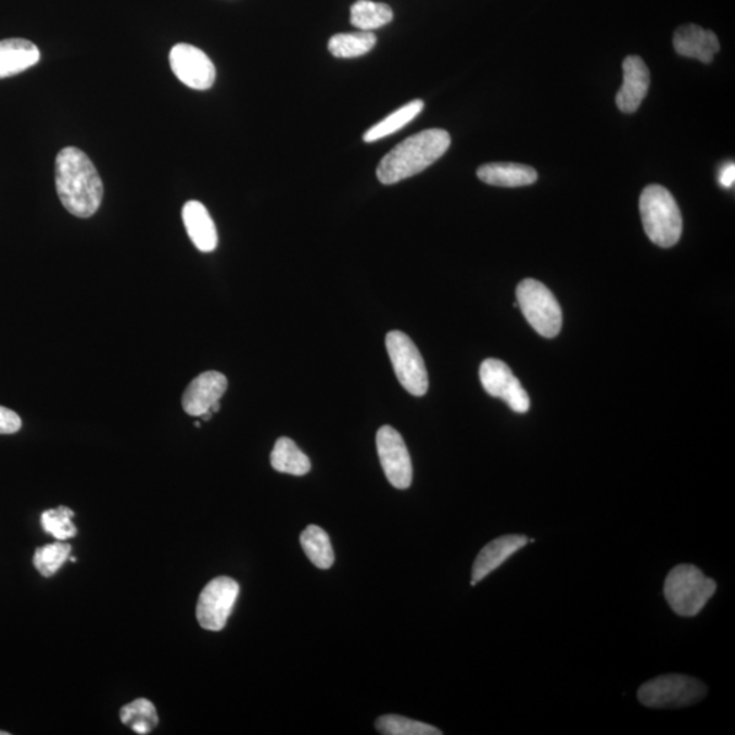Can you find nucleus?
Listing matches in <instances>:
<instances>
[{"label":"nucleus","mask_w":735,"mask_h":735,"mask_svg":"<svg viewBox=\"0 0 735 735\" xmlns=\"http://www.w3.org/2000/svg\"><path fill=\"white\" fill-rule=\"evenodd\" d=\"M55 179L59 200L69 214L89 218L98 213L104 198V185L83 150L68 147L59 152Z\"/></svg>","instance_id":"f257e3e1"},{"label":"nucleus","mask_w":735,"mask_h":735,"mask_svg":"<svg viewBox=\"0 0 735 735\" xmlns=\"http://www.w3.org/2000/svg\"><path fill=\"white\" fill-rule=\"evenodd\" d=\"M449 144V134L442 128H429L405 139L380 161L377 169L379 181L391 186L421 174L443 157Z\"/></svg>","instance_id":"f03ea898"},{"label":"nucleus","mask_w":735,"mask_h":735,"mask_svg":"<svg viewBox=\"0 0 735 735\" xmlns=\"http://www.w3.org/2000/svg\"><path fill=\"white\" fill-rule=\"evenodd\" d=\"M638 207L643 227L654 244L670 249L679 243L683 235V216L669 190L658 185L646 187Z\"/></svg>","instance_id":"7ed1b4c3"},{"label":"nucleus","mask_w":735,"mask_h":735,"mask_svg":"<svg viewBox=\"0 0 735 735\" xmlns=\"http://www.w3.org/2000/svg\"><path fill=\"white\" fill-rule=\"evenodd\" d=\"M715 592L717 583L689 565L673 568L664 582V597L674 613L681 617L699 614Z\"/></svg>","instance_id":"20e7f679"},{"label":"nucleus","mask_w":735,"mask_h":735,"mask_svg":"<svg viewBox=\"0 0 735 735\" xmlns=\"http://www.w3.org/2000/svg\"><path fill=\"white\" fill-rule=\"evenodd\" d=\"M518 307L530 326L545 338L559 335L562 311L554 293L536 280H523L517 289Z\"/></svg>","instance_id":"39448f33"},{"label":"nucleus","mask_w":735,"mask_h":735,"mask_svg":"<svg viewBox=\"0 0 735 735\" xmlns=\"http://www.w3.org/2000/svg\"><path fill=\"white\" fill-rule=\"evenodd\" d=\"M707 686L689 675L668 674L643 684L638 701L650 708H681L705 699Z\"/></svg>","instance_id":"423d86ee"},{"label":"nucleus","mask_w":735,"mask_h":735,"mask_svg":"<svg viewBox=\"0 0 735 735\" xmlns=\"http://www.w3.org/2000/svg\"><path fill=\"white\" fill-rule=\"evenodd\" d=\"M385 347L402 388L415 396L426 395L429 388L428 372L416 343L405 332L391 331L385 337Z\"/></svg>","instance_id":"0eeeda50"},{"label":"nucleus","mask_w":735,"mask_h":735,"mask_svg":"<svg viewBox=\"0 0 735 735\" xmlns=\"http://www.w3.org/2000/svg\"><path fill=\"white\" fill-rule=\"evenodd\" d=\"M239 593L238 582L228 576L213 579L203 588L197 606V619L203 630L213 632L224 630Z\"/></svg>","instance_id":"6e6552de"},{"label":"nucleus","mask_w":735,"mask_h":735,"mask_svg":"<svg viewBox=\"0 0 735 735\" xmlns=\"http://www.w3.org/2000/svg\"><path fill=\"white\" fill-rule=\"evenodd\" d=\"M380 464L391 485L407 490L413 482V466L405 440L393 427L384 426L377 434Z\"/></svg>","instance_id":"1a4fd4ad"},{"label":"nucleus","mask_w":735,"mask_h":735,"mask_svg":"<svg viewBox=\"0 0 735 735\" xmlns=\"http://www.w3.org/2000/svg\"><path fill=\"white\" fill-rule=\"evenodd\" d=\"M480 379L487 394L506 402L515 413L529 411L530 396L506 363L496 358L485 359L481 364Z\"/></svg>","instance_id":"9d476101"},{"label":"nucleus","mask_w":735,"mask_h":735,"mask_svg":"<svg viewBox=\"0 0 735 735\" xmlns=\"http://www.w3.org/2000/svg\"><path fill=\"white\" fill-rule=\"evenodd\" d=\"M169 63L177 79L191 89L207 90L216 83V66L200 48L177 45L170 50Z\"/></svg>","instance_id":"9b49d317"},{"label":"nucleus","mask_w":735,"mask_h":735,"mask_svg":"<svg viewBox=\"0 0 735 735\" xmlns=\"http://www.w3.org/2000/svg\"><path fill=\"white\" fill-rule=\"evenodd\" d=\"M228 379L217 371L201 373L192 380L182 394L181 405L187 415L202 417L212 411L224 394L227 393Z\"/></svg>","instance_id":"f8f14e48"},{"label":"nucleus","mask_w":735,"mask_h":735,"mask_svg":"<svg viewBox=\"0 0 735 735\" xmlns=\"http://www.w3.org/2000/svg\"><path fill=\"white\" fill-rule=\"evenodd\" d=\"M624 84L617 93L616 104L624 114H635L650 89V69L638 56H628L622 63Z\"/></svg>","instance_id":"ddd939ff"},{"label":"nucleus","mask_w":735,"mask_h":735,"mask_svg":"<svg viewBox=\"0 0 735 735\" xmlns=\"http://www.w3.org/2000/svg\"><path fill=\"white\" fill-rule=\"evenodd\" d=\"M529 540L524 535H504L500 538L490 542L484 549L477 556L473 566V573H471V584L476 586L477 583L484 581L493 571L502 567L509 557H512L517 552L528 545Z\"/></svg>","instance_id":"4468645a"},{"label":"nucleus","mask_w":735,"mask_h":735,"mask_svg":"<svg viewBox=\"0 0 735 735\" xmlns=\"http://www.w3.org/2000/svg\"><path fill=\"white\" fill-rule=\"evenodd\" d=\"M673 46L681 56L697 59L702 63H711L721 50L719 39L712 30L697 25H683L675 30Z\"/></svg>","instance_id":"2eb2a0df"},{"label":"nucleus","mask_w":735,"mask_h":735,"mask_svg":"<svg viewBox=\"0 0 735 735\" xmlns=\"http://www.w3.org/2000/svg\"><path fill=\"white\" fill-rule=\"evenodd\" d=\"M182 223L192 243L202 252H213L218 245V233L211 213L203 203L189 201L182 207Z\"/></svg>","instance_id":"dca6fc26"},{"label":"nucleus","mask_w":735,"mask_h":735,"mask_svg":"<svg viewBox=\"0 0 735 735\" xmlns=\"http://www.w3.org/2000/svg\"><path fill=\"white\" fill-rule=\"evenodd\" d=\"M41 53L34 42L25 39L0 41V79L14 77L40 62Z\"/></svg>","instance_id":"f3484780"},{"label":"nucleus","mask_w":735,"mask_h":735,"mask_svg":"<svg viewBox=\"0 0 735 735\" xmlns=\"http://www.w3.org/2000/svg\"><path fill=\"white\" fill-rule=\"evenodd\" d=\"M477 176L481 181L496 187H524L534 185L538 175L531 166L514 163H492L480 166Z\"/></svg>","instance_id":"a211bd4d"},{"label":"nucleus","mask_w":735,"mask_h":735,"mask_svg":"<svg viewBox=\"0 0 735 735\" xmlns=\"http://www.w3.org/2000/svg\"><path fill=\"white\" fill-rule=\"evenodd\" d=\"M274 470L280 473L302 477L309 473L311 460L292 439L281 438L277 440L270 456Z\"/></svg>","instance_id":"6ab92c4d"},{"label":"nucleus","mask_w":735,"mask_h":735,"mask_svg":"<svg viewBox=\"0 0 735 735\" xmlns=\"http://www.w3.org/2000/svg\"><path fill=\"white\" fill-rule=\"evenodd\" d=\"M422 111V100L410 101V103L401 106L400 110H396L393 114L384 117L378 125L369 128V130L364 134V141L372 143L379 141V139L393 136V134L398 132L402 128L409 125L411 121H415Z\"/></svg>","instance_id":"aec40b11"},{"label":"nucleus","mask_w":735,"mask_h":735,"mask_svg":"<svg viewBox=\"0 0 735 735\" xmlns=\"http://www.w3.org/2000/svg\"><path fill=\"white\" fill-rule=\"evenodd\" d=\"M300 542H302L305 555L315 567L320 568V570H329L334 565L335 556L331 541L319 525H308L300 536Z\"/></svg>","instance_id":"412c9836"},{"label":"nucleus","mask_w":735,"mask_h":735,"mask_svg":"<svg viewBox=\"0 0 735 735\" xmlns=\"http://www.w3.org/2000/svg\"><path fill=\"white\" fill-rule=\"evenodd\" d=\"M394 13L389 4L357 0L351 9V24L364 31L383 28L393 21Z\"/></svg>","instance_id":"4be33fe9"},{"label":"nucleus","mask_w":735,"mask_h":735,"mask_svg":"<svg viewBox=\"0 0 735 735\" xmlns=\"http://www.w3.org/2000/svg\"><path fill=\"white\" fill-rule=\"evenodd\" d=\"M377 41V36L372 31L335 35L329 41V51L332 56L340 59L359 58L371 52Z\"/></svg>","instance_id":"5701e85b"},{"label":"nucleus","mask_w":735,"mask_h":735,"mask_svg":"<svg viewBox=\"0 0 735 735\" xmlns=\"http://www.w3.org/2000/svg\"><path fill=\"white\" fill-rule=\"evenodd\" d=\"M121 719L123 724L141 735L152 733L159 724L157 711L153 702L148 699H137L123 707Z\"/></svg>","instance_id":"b1692460"},{"label":"nucleus","mask_w":735,"mask_h":735,"mask_svg":"<svg viewBox=\"0 0 735 735\" xmlns=\"http://www.w3.org/2000/svg\"><path fill=\"white\" fill-rule=\"evenodd\" d=\"M72 546L66 542L59 541L55 544H48L37 547L34 557L36 570L45 578H51L61 570L64 562L69 559Z\"/></svg>","instance_id":"393cba45"},{"label":"nucleus","mask_w":735,"mask_h":735,"mask_svg":"<svg viewBox=\"0 0 735 735\" xmlns=\"http://www.w3.org/2000/svg\"><path fill=\"white\" fill-rule=\"evenodd\" d=\"M380 734L385 735H440L442 732L431 724L413 721L401 715H384L377 721Z\"/></svg>","instance_id":"a878e982"},{"label":"nucleus","mask_w":735,"mask_h":735,"mask_svg":"<svg viewBox=\"0 0 735 735\" xmlns=\"http://www.w3.org/2000/svg\"><path fill=\"white\" fill-rule=\"evenodd\" d=\"M73 509L58 507L48 509L41 515V525L46 533L51 534L58 541H66L77 535V528L73 523Z\"/></svg>","instance_id":"bb28decb"},{"label":"nucleus","mask_w":735,"mask_h":735,"mask_svg":"<svg viewBox=\"0 0 735 735\" xmlns=\"http://www.w3.org/2000/svg\"><path fill=\"white\" fill-rule=\"evenodd\" d=\"M21 427H23V421L17 413L0 406V434L17 433Z\"/></svg>","instance_id":"cd10ccee"},{"label":"nucleus","mask_w":735,"mask_h":735,"mask_svg":"<svg viewBox=\"0 0 735 735\" xmlns=\"http://www.w3.org/2000/svg\"><path fill=\"white\" fill-rule=\"evenodd\" d=\"M718 181L719 185L723 187V189H732L735 181L734 163H727L722 166L721 170H719Z\"/></svg>","instance_id":"c85d7f7f"},{"label":"nucleus","mask_w":735,"mask_h":735,"mask_svg":"<svg viewBox=\"0 0 735 735\" xmlns=\"http://www.w3.org/2000/svg\"><path fill=\"white\" fill-rule=\"evenodd\" d=\"M195 427H197V428H201V422H200V421H197V422H195Z\"/></svg>","instance_id":"c756f323"},{"label":"nucleus","mask_w":735,"mask_h":735,"mask_svg":"<svg viewBox=\"0 0 735 735\" xmlns=\"http://www.w3.org/2000/svg\"><path fill=\"white\" fill-rule=\"evenodd\" d=\"M0 735H9L8 732H0Z\"/></svg>","instance_id":"7c9ffc66"}]
</instances>
